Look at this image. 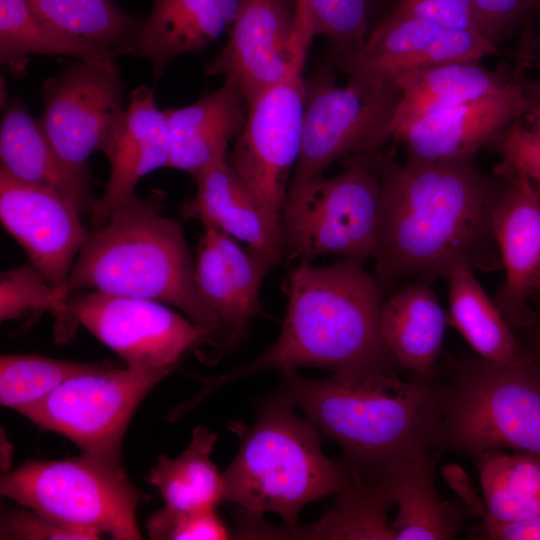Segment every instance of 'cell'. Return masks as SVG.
Masks as SVG:
<instances>
[{"instance_id": "obj_31", "label": "cell", "mask_w": 540, "mask_h": 540, "mask_svg": "<svg viewBox=\"0 0 540 540\" xmlns=\"http://www.w3.org/2000/svg\"><path fill=\"white\" fill-rule=\"evenodd\" d=\"M474 459L487 508L484 518L512 523L540 516V458L495 449Z\"/></svg>"}, {"instance_id": "obj_11", "label": "cell", "mask_w": 540, "mask_h": 540, "mask_svg": "<svg viewBox=\"0 0 540 540\" xmlns=\"http://www.w3.org/2000/svg\"><path fill=\"white\" fill-rule=\"evenodd\" d=\"M67 313L128 366L173 371L213 334L168 305L98 291L70 296Z\"/></svg>"}, {"instance_id": "obj_43", "label": "cell", "mask_w": 540, "mask_h": 540, "mask_svg": "<svg viewBox=\"0 0 540 540\" xmlns=\"http://www.w3.org/2000/svg\"><path fill=\"white\" fill-rule=\"evenodd\" d=\"M442 473L468 510L483 519L487 515L485 502L478 497L465 471L457 465L449 464L442 468Z\"/></svg>"}, {"instance_id": "obj_16", "label": "cell", "mask_w": 540, "mask_h": 540, "mask_svg": "<svg viewBox=\"0 0 540 540\" xmlns=\"http://www.w3.org/2000/svg\"><path fill=\"white\" fill-rule=\"evenodd\" d=\"M497 52L496 43L477 33L392 11L371 29L342 70L349 79L391 83L409 71L452 61H481Z\"/></svg>"}, {"instance_id": "obj_41", "label": "cell", "mask_w": 540, "mask_h": 540, "mask_svg": "<svg viewBox=\"0 0 540 540\" xmlns=\"http://www.w3.org/2000/svg\"><path fill=\"white\" fill-rule=\"evenodd\" d=\"M491 40L498 44L527 15L540 8V0H472Z\"/></svg>"}, {"instance_id": "obj_9", "label": "cell", "mask_w": 540, "mask_h": 540, "mask_svg": "<svg viewBox=\"0 0 540 540\" xmlns=\"http://www.w3.org/2000/svg\"><path fill=\"white\" fill-rule=\"evenodd\" d=\"M304 87L301 150L288 191L321 176L336 160L378 151L392 138L400 97L394 82L348 78L341 86L325 69L305 78Z\"/></svg>"}, {"instance_id": "obj_33", "label": "cell", "mask_w": 540, "mask_h": 540, "mask_svg": "<svg viewBox=\"0 0 540 540\" xmlns=\"http://www.w3.org/2000/svg\"><path fill=\"white\" fill-rule=\"evenodd\" d=\"M203 227L194 258L196 283L221 322L222 344L226 348L236 347L245 338L251 323L244 307L243 287L225 262L214 228Z\"/></svg>"}, {"instance_id": "obj_42", "label": "cell", "mask_w": 540, "mask_h": 540, "mask_svg": "<svg viewBox=\"0 0 540 540\" xmlns=\"http://www.w3.org/2000/svg\"><path fill=\"white\" fill-rule=\"evenodd\" d=\"M472 538L486 540H540V516L520 522L504 523L482 519Z\"/></svg>"}, {"instance_id": "obj_44", "label": "cell", "mask_w": 540, "mask_h": 540, "mask_svg": "<svg viewBox=\"0 0 540 540\" xmlns=\"http://www.w3.org/2000/svg\"><path fill=\"white\" fill-rule=\"evenodd\" d=\"M534 131L540 135V102L534 107Z\"/></svg>"}, {"instance_id": "obj_39", "label": "cell", "mask_w": 540, "mask_h": 540, "mask_svg": "<svg viewBox=\"0 0 540 540\" xmlns=\"http://www.w3.org/2000/svg\"><path fill=\"white\" fill-rule=\"evenodd\" d=\"M393 12L447 28L471 31L492 41L472 0H399Z\"/></svg>"}, {"instance_id": "obj_5", "label": "cell", "mask_w": 540, "mask_h": 540, "mask_svg": "<svg viewBox=\"0 0 540 540\" xmlns=\"http://www.w3.org/2000/svg\"><path fill=\"white\" fill-rule=\"evenodd\" d=\"M294 407L282 389L260 403L253 427L238 430L241 445L222 472L225 502L252 515L275 513L286 529L298 526L306 504L335 496L351 479L339 459L325 456L318 429Z\"/></svg>"}, {"instance_id": "obj_6", "label": "cell", "mask_w": 540, "mask_h": 540, "mask_svg": "<svg viewBox=\"0 0 540 540\" xmlns=\"http://www.w3.org/2000/svg\"><path fill=\"white\" fill-rule=\"evenodd\" d=\"M442 448L476 458L510 449L540 458V363L464 359L438 387Z\"/></svg>"}, {"instance_id": "obj_36", "label": "cell", "mask_w": 540, "mask_h": 540, "mask_svg": "<svg viewBox=\"0 0 540 540\" xmlns=\"http://www.w3.org/2000/svg\"><path fill=\"white\" fill-rule=\"evenodd\" d=\"M67 300L30 261L1 272V321L49 312L56 320L55 335L64 341L75 325L67 313Z\"/></svg>"}, {"instance_id": "obj_26", "label": "cell", "mask_w": 540, "mask_h": 540, "mask_svg": "<svg viewBox=\"0 0 540 540\" xmlns=\"http://www.w3.org/2000/svg\"><path fill=\"white\" fill-rule=\"evenodd\" d=\"M445 280L449 291L448 325L460 333L480 358L513 364L532 357L520 346L512 327L486 294L474 271L458 267Z\"/></svg>"}, {"instance_id": "obj_13", "label": "cell", "mask_w": 540, "mask_h": 540, "mask_svg": "<svg viewBox=\"0 0 540 540\" xmlns=\"http://www.w3.org/2000/svg\"><path fill=\"white\" fill-rule=\"evenodd\" d=\"M304 63L247 107L245 124L228 156L244 182L279 221L288 177L301 150Z\"/></svg>"}, {"instance_id": "obj_23", "label": "cell", "mask_w": 540, "mask_h": 540, "mask_svg": "<svg viewBox=\"0 0 540 540\" xmlns=\"http://www.w3.org/2000/svg\"><path fill=\"white\" fill-rule=\"evenodd\" d=\"M1 168L14 178L53 190L80 212L91 210L89 174L71 168L54 149L40 121L19 100L4 108L0 125Z\"/></svg>"}, {"instance_id": "obj_1", "label": "cell", "mask_w": 540, "mask_h": 540, "mask_svg": "<svg viewBox=\"0 0 540 540\" xmlns=\"http://www.w3.org/2000/svg\"><path fill=\"white\" fill-rule=\"evenodd\" d=\"M376 164L381 204L373 260L383 283H432L458 267L502 269L493 233L500 175L474 160L398 164L378 151Z\"/></svg>"}, {"instance_id": "obj_17", "label": "cell", "mask_w": 540, "mask_h": 540, "mask_svg": "<svg viewBox=\"0 0 540 540\" xmlns=\"http://www.w3.org/2000/svg\"><path fill=\"white\" fill-rule=\"evenodd\" d=\"M532 106L527 87L510 80L502 89L414 120L393 133L413 161L474 160Z\"/></svg>"}, {"instance_id": "obj_29", "label": "cell", "mask_w": 540, "mask_h": 540, "mask_svg": "<svg viewBox=\"0 0 540 540\" xmlns=\"http://www.w3.org/2000/svg\"><path fill=\"white\" fill-rule=\"evenodd\" d=\"M440 457L406 471L394 481L398 511L391 523L394 540H451L474 516L462 502L442 500L435 485Z\"/></svg>"}, {"instance_id": "obj_40", "label": "cell", "mask_w": 540, "mask_h": 540, "mask_svg": "<svg viewBox=\"0 0 540 540\" xmlns=\"http://www.w3.org/2000/svg\"><path fill=\"white\" fill-rule=\"evenodd\" d=\"M501 156L494 171L521 173L540 183V135L520 125L519 120L510 125L494 143Z\"/></svg>"}, {"instance_id": "obj_27", "label": "cell", "mask_w": 540, "mask_h": 540, "mask_svg": "<svg viewBox=\"0 0 540 540\" xmlns=\"http://www.w3.org/2000/svg\"><path fill=\"white\" fill-rule=\"evenodd\" d=\"M351 477V476H350ZM394 481L355 478L336 494V502L320 521L307 527L278 529V538L394 540L388 512L395 505Z\"/></svg>"}, {"instance_id": "obj_32", "label": "cell", "mask_w": 540, "mask_h": 540, "mask_svg": "<svg viewBox=\"0 0 540 540\" xmlns=\"http://www.w3.org/2000/svg\"><path fill=\"white\" fill-rule=\"evenodd\" d=\"M112 59L118 56L74 40L55 29L28 0H0V61L11 73L24 74L29 56Z\"/></svg>"}, {"instance_id": "obj_2", "label": "cell", "mask_w": 540, "mask_h": 540, "mask_svg": "<svg viewBox=\"0 0 540 540\" xmlns=\"http://www.w3.org/2000/svg\"><path fill=\"white\" fill-rule=\"evenodd\" d=\"M282 390L322 437L342 449L348 474L368 482L395 480L440 457L442 414L432 379L399 375H343L322 379L282 373Z\"/></svg>"}, {"instance_id": "obj_8", "label": "cell", "mask_w": 540, "mask_h": 540, "mask_svg": "<svg viewBox=\"0 0 540 540\" xmlns=\"http://www.w3.org/2000/svg\"><path fill=\"white\" fill-rule=\"evenodd\" d=\"M0 492L59 522L116 540L142 539L136 519L141 492L122 467L86 453L64 460H27L2 474Z\"/></svg>"}, {"instance_id": "obj_34", "label": "cell", "mask_w": 540, "mask_h": 540, "mask_svg": "<svg viewBox=\"0 0 540 540\" xmlns=\"http://www.w3.org/2000/svg\"><path fill=\"white\" fill-rule=\"evenodd\" d=\"M373 0H296L298 20L312 37L322 36L342 69L363 47L372 28Z\"/></svg>"}, {"instance_id": "obj_18", "label": "cell", "mask_w": 540, "mask_h": 540, "mask_svg": "<svg viewBox=\"0 0 540 540\" xmlns=\"http://www.w3.org/2000/svg\"><path fill=\"white\" fill-rule=\"evenodd\" d=\"M494 173L503 178L493 233L505 272L494 302L512 329L522 328L533 323L528 301L540 276V191L521 173Z\"/></svg>"}, {"instance_id": "obj_21", "label": "cell", "mask_w": 540, "mask_h": 540, "mask_svg": "<svg viewBox=\"0 0 540 540\" xmlns=\"http://www.w3.org/2000/svg\"><path fill=\"white\" fill-rule=\"evenodd\" d=\"M246 111L243 94L232 80H224L220 88L193 104L164 110L170 133L168 167L194 178L227 156L228 143L242 130Z\"/></svg>"}, {"instance_id": "obj_30", "label": "cell", "mask_w": 540, "mask_h": 540, "mask_svg": "<svg viewBox=\"0 0 540 540\" xmlns=\"http://www.w3.org/2000/svg\"><path fill=\"white\" fill-rule=\"evenodd\" d=\"M34 10L68 37L116 56L132 54L143 21L113 0H28Z\"/></svg>"}, {"instance_id": "obj_25", "label": "cell", "mask_w": 540, "mask_h": 540, "mask_svg": "<svg viewBox=\"0 0 540 540\" xmlns=\"http://www.w3.org/2000/svg\"><path fill=\"white\" fill-rule=\"evenodd\" d=\"M510 80L505 72L490 70L479 60L452 61L406 72L393 81L400 97L392 137L401 126L494 93Z\"/></svg>"}, {"instance_id": "obj_15", "label": "cell", "mask_w": 540, "mask_h": 540, "mask_svg": "<svg viewBox=\"0 0 540 540\" xmlns=\"http://www.w3.org/2000/svg\"><path fill=\"white\" fill-rule=\"evenodd\" d=\"M57 192L0 169V219L45 278L67 298V281L90 232Z\"/></svg>"}, {"instance_id": "obj_10", "label": "cell", "mask_w": 540, "mask_h": 540, "mask_svg": "<svg viewBox=\"0 0 540 540\" xmlns=\"http://www.w3.org/2000/svg\"><path fill=\"white\" fill-rule=\"evenodd\" d=\"M170 373L101 365L67 379L17 412L41 429L68 438L82 453L122 467V442L134 412Z\"/></svg>"}, {"instance_id": "obj_45", "label": "cell", "mask_w": 540, "mask_h": 540, "mask_svg": "<svg viewBox=\"0 0 540 540\" xmlns=\"http://www.w3.org/2000/svg\"><path fill=\"white\" fill-rule=\"evenodd\" d=\"M539 52H540V51H539ZM539 72H540V53H539ZM536 88H537L538 94H539V96H540V73H539V80H538V82H537Z\"/></svg>"}, {"instance_id": "obj_37", "label": "cell", "mask_w": 540, "mask_h": 540, "mask_svg": "<svg viewBox=\"0 0 540 540\" xmlns=\"http://www.w3.org/2000/svg\"><path fill=\"white\" fill-rule=\"evenodd\" d=\"M154 540H223L232 534L217 509L183 511L167 505L155 511L146 522Z\"/></svg>"}, {"instance_id": "obj_35", "label": "cell", "mask_w": 540, "mask_h": 540, "mask_svg": "<svg viewBox=\"0 0 540 540\" xmlns=\"http://www.w3.org/2000/svg\"><path fill=\"white\" fill-rule=\"evenodd\" d=\"M101 365L34 354L1 355L0 403L17 411L45 397L67 379Z\"/></svg>"}, {"instance_id": "obj_7", "label": "cell", "mask_w": 540, "mask_h": 540, "mask_svg": "<svg viewBox=\"0 0 540 540\" xmlns=\"http://www.w3.org/2000/svg\"><path fill=\"white\" fill-rule=\"evenodd\" d=\"M376 152L345 158L339 174L287 192L280 213L285 258L373 259L381 204Z\"/></svg>"}, {"instance_id": "obj_19", "label": "cell", "mask_w": 540, "mask_h": 540, "mask_svg": "<svg viewBox=\"0 0 540 540\" xmlns=\"http://www.w3.org/2000/svg\"><path fill=\"white\" fill-rule=\"evenodd\" d=\"M103 152L109 160L110 173L103 195L90 210L95 227L136 195L135 187L144 176L168 167V121L164 110L157 106L153 89L139 86L131 92L122 119Z\"/></svg>"}, {"instance_id": "obj_12", "label": "cell", "mask_w": 540, "mask_h": 540, "mask_svg": "<svg viewBox=\"0 0 540 540\" xmlns=\"http://www.w3.org/2000/svg\"><path fill=\"white\" fill-rule=\"evenodd\" d=\"M42 96L43 131L65 163L88 174L89 156L103 151L125 111L115 60L76 59L46 80Z\"/></svg>"}, {"instance_id": "obj_14", "label": "cell", "mask_w": 540, "mask_h": 540, "mask_svg": "<svg viewBox=\"0 0 540 540\" xmlns=\"http://www.w3.org/2000/svg\"><path fill=\"white\" fill-rule=\"evenodd\" d=\"M311 41L296 19V1L241 0L229 38L205 73L234 81L248 107L305 62Z\"/></svg>"}, {"instance_id": "obj_46", "label": "cell", "mask_w": 540, "mask_h": 540, "mask_svg": "<svg viewBox=\"0 0 540 540\" xmlns=\"http://www.w3.org/2000/svg\"><path fill=\"white\" fill-rule=\"evenodd\" d=\"M535 294H539V295H540V276H539L538 281H537V284H536V291H535Z\"/></svg>"}, {"instance_id": "obj_28", "label": "cell", "mask_w": 540, "mask_h": 540, "mask_svg": "<svg viewBox=\"0 0 540 540\" xmlns=\"http://www.w3.org/2000/svg\"><path fill=\"white\" fill-rule=\"evenodd\" d=\"M217 436L208 427H195L187 448L176 458L161 455L147 482L154 486L164 505L177 510L217 509L225 503L222 473L211 460Z\"/></svg>"}, {"instance_id": "obj_24", "label": "cell", "mask_w": 540, "mask_h": 540, "mask_svg": "<svg viewBox=\"0 0 540 540\" xmlns=\"http://www.w3.org/2000/svg\"><path fill=\"white\" fill-rule=\"evenodd\" d=\"M447 313L431 283L411 280L384 300L383 339L401 370L432 379L446 331Z\"/></svg>"}, {"instance_id": "obj_3", "label": "cell", "mask_w": 540, "mask_h": 540, "mask_svg": "<svg viewBox=\"0 0 540 540\" xmlns=\"http://www.w3.org/2000/svg\"><path fill=\"white\" fill-rule=\"evenodd\" d=\"M281 333L262 354L212 381L210 390L266 370L327 368L343 375H399L380 327L384 283L364 261L301 262L287 281Z\"/></svg>"}, {"instance_id": "obj_20", "label": "cell", "mask_w": 540, "mask_h": 540, "mask_svg": "<svg viewBox=\"0 0 540 540\" xmlns=\"http://www.w3.org/2000/svg\"><path fill=\"white\" fill-rule=\"evenodd\" d=\"M194 179L196 193L183 205V217L220 229L274 265L285 259L280 221L244 182L228 155Z\"/></svg>"}, {"instance_id": "obj_4", "label": "cell", "mask_w": 540, "mask_h": 540, "mask_svg": "<svg viewBox=\"0 0 540 540\" xmlns=\"http://www.w3.org/2000/svg\"><path fill=\"white\" fill-rule=\"evenodd\" d=\"M165 193L133 196L89 233L67 281L79 290L158 301L180 310L223 339L216 313L202 297L182 225L161 214Z\"/></svg>"}, {"instance_id": "obj_47", "label": "cell", "mask_w": 540, "mask_h": 540, "mask_svg": "<svg viewBox=\"0 0 540 540\" xmlns=\"http://www.w3.org/2000/svg\"><path fill=\"white\" fill-rule=\"evenodd\" d=\"M537 361L540 363V358H539V360H537Z\"/></svg>"}, {"instance_id": "obj_38", "label": "cell", "mask_w": 540, "mask_h": 540, "mask_svg": "<svg viewBox=\"0 0 540 540\" xmlns=\"http://www.w3.org/2000/svg\"><path fill=\"white\" fill-rule=\"evenodd\" d=\"M23 508L6 511L1 518L0 538L12 540H96L101 535L59 522L44 514Z\"/></svg>"}, {"instance_id": "obj_22", "label": "cell", "mask_w": 540, "mask_h": 540, "mask_svg": "<svg viewBox=\"0 0 540 540\" xmlns=\"http://www.w3.org/2000/svg\"><path fill=\"white\" fill-rule=\"evenodd\" d=\"M241 0H153L132 52L152 66L155 79L185 53L203 52L236 18Z\"/></svg>"}]
</instances>
